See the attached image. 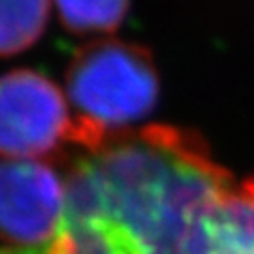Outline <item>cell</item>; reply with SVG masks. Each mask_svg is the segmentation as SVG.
<instances>
[{
	"mask_svg": "<svg viewBox=\"0 0 254 254\" xmlns=\"http://www.w3.org/2000/svg\"><path fill=\"white\" fill-rule=\"evenodd\" d=\"M66 164V205L100 211L141 254H200L211 207L234 185L207 141L172 125L109 134Z\"/></svg>",
	"mask_w": 254,
	"mask_h": 254,
	"instance_id": "1",
	"label": "cell"
},
{
	"mask_svg": "<svg viewBox=\"0 0 254 254\" xmlns=\"http://www.w3.org/2000/svg\"><path fill=\"white\" fill-rule=\"evenodd\" d=\"M66 92L77 117L113 134L153 113L160 77L147 47L111 38L94 40L73 53Z\"/></svg>",
	"mask_w": 254,
	"mask_h": 254,
	"instance_id": "2",
	"label": "cell"
},
{
	"mask_svg": "<svg viewBox=\"0 0 254 254\" xmlns=\"http://www.w3.org/2000/svg\"><path fill=\"white\" fill-rule=\"evenodd\" d=\"M59 19L73 34L115 32L128 15L130 0H53Z\"/></svg>",
	"mask_w": 254,
	"mask_h": 254,
	"instance_id": "7",
	"label": "cell"
},
{
	"mask_svg": "<svg viewBox=\"0 0 254 254\" xmlns=\"http://www.w3.org/2000/svg\"><path fill=\"white\" fill-rule=\"evenodd\" d=\"M72 119L63 91L47 75L17 68L0 75V156L34 160L68 147Z\"/></svg>",
	"mask_w": 254,
	"mask_h": 254,
	"instance_id": "3",
	"label": "cell"
},
{
	"mask_svg": "<svg viewBox=\"0 0 254 254\" xmlns=\"http://www.w3.org/2000/svg\"><path fill=\"white\" fill-rule=\"evenodd\" d=\"M66 185L55 166L0 160V239L13 247H47L61 232Z\"/></svg>",
	"mask_w": 254,
	"mask_h": 254,
	"instance_id": "4",
	"label": "cell"
},
{
	"mask_svg": "<svg viewBox=\"0 0 254 254\" xmlns=\"http://www.w3.org/2000/svg\"><path fill=\"white\" fill-rule=\"evenodd\" d=\"M200 254H254V177L236 183L211 207Z\"/></svg>",
	"mask_w": 254,
	"mask_h": 254,
	"instance_id": "5",
	"label": "cell"
},
{
	"mask_svg": "<svg viewBox=\"0 0 254 254\" xmlns=\"http://www.w3.org/2000/svg\"><path fill=\"white\" fill-rule=\"evenodd\" d=\"M49 0H0V57L32 47L46 32Z\"/></svg>",
	"mask_w": 254,
	"mask_h": 254,
	"instance_id": "6",
	"label": "cell"
},
{
	"mask_svg": "<svg viewBox=\"0 0 254 254\" xmlns=\"http://www.w3.org/2000/svg\"><path fill=\"white\" fill-rule=\"evenodd\" d=\"M49 247H40V249H30V247H13V245H0V254H49Z\"/></svg>",
	"mask_w": 254,
	"mask_h": 254,
	"instance_id": "8",
	"label": "cell"
}]
</instances>
